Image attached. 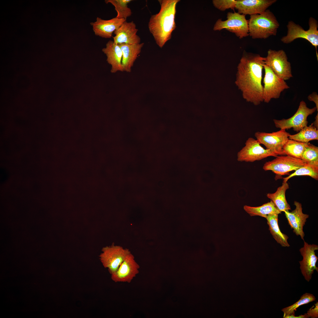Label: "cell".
I'll return each instance as SVG.
<instances>
[{"instance_id":"cell-1","label":"cell","mask_w":318,"mask_h":318,"mask_svg":"<svg viewBox=\"0 0 318 318\" xmlns=\"http://www.w3.org/2000/svg\"><path fill=\"white\" fill-rule=\"evenodd\" d=\"M265 57L244 53L237 67L235 84L247 102L256 106L264 101L262 71Z\"/></svg>"},{"instance_id":"cell-2","label":"cell","mask_w":318,"mask_h":318,"mask_svg":"<svg viewBox=\"0 0 318 318\" xmlns=\"http://www.w3.org/2000/svg\"><path fill=\"white\" fill-rule=\"evenodd\" d=\"M159 12L152 15L148 23V28L157 45L162 48L170 39L176 28L175 21L176 6L179 0H159Z\"/></svg>"},{"instance_id":"cell-3","label":"cell","mask_w":318,"mask_h":318,"mask_svg":"<svg viewBox=\"0 0 318 318\" xmlns=\"http://www.w3.org/2000/svg\"><path fill=\"white\" fill-rule=\"evenodd\" d=\"M279 24L269 10L260 14L250 15L248 20L249 35L253 39H266L276 36Z\"/></svg>"},{"instance_id":"cell-4","label":"cell","mask_w":318,"mask_h":318,"mask_svg":"<svg viewBox=\"0 0 318 318\" xmlns=\"http://www.w3.org/2000/svg\"><path fill=\"white\" fill-rule=\"evenodd\" d=\"M309 29L305 30L301 26L292 21H289L287 25V35L281 39L284 44L290 43L298 38H303L309 41L316 50L318 46V23L317 20L311 17L309 21Z\"/></svg>"},{"instance_id":"cell-5","label":"cell","mask_w":318,"mask_h":318,"mask_svg":"<svg viewBox=\"0 0 318 318\" xmlns=\"http://www.w3.org/2000/svg\"><path fill=\"white\" fill-rule=\"evenodd\" d=\"M227 19L225 21L221 19H218L213 28L214 31L225 29L234 33L240 39L249 35L248 20L245 15L238 12H228Z\"/></svg>"},{"instance_id":"cell-6","label":"cell","mask_w":318,"mask_h":318,"mask_svg":"<svg viewBox=\"0 0 318 318\" xmlns=\"http://www.w3.org/2000/svg\"><path fill=\"white\" fill-rule=\"evenodd\" d=\"M265 64L268 66L279 78L286 81L292 77L290 63L283 50L278 51L269 49L265 57Z\"/></svg>"},{"instance_id":"cell-7","label":"cell","mask_w":318,"mask_h":318,"mask_svg":"<svg viewBox=\"0 0 318 318\" xmlns=\"http://www.w3.org/2000/svg\"><path fill=\"white\" fill-rule=\"evenodd\" d=\"M316 110L315 107L312 108L308 107L306 102L302 100L300 102L297 112L292 116L287 119H274L273 121L277 128L285 130L292 128L294 131L299 132L307 126L308 117Z\"/></svg>"},{"instance_id":"cell-8","label":"cell","mask_w":318,"mask_h":318,"mask_svg":"<svg viewBox=\"0 0 318 318\" xmlns=\"http://www.w3.org/2000/svg\"><path fill=\"white\" fill-rule=\"evenodd\" d=\"M264 69L263 98L264 102L268 103L272 99L279 98L281 93L289 87L285 81L279 78L268 66L264 64Z\"/></svg>"},{"instance_id":"cell-9","label":"cell","mask_w":318,"mask_h":318,"mask_svg":"<svg viewBox=\"0 0 318 318\" xmlns=\"http://www.w3.org/2000/svg\"><path fill=\"white\" fill-rule=\"evenodd\" d=\"M102 252L99 256L100 260L111 275L117 271L126 257L131 253L128 249L113 244L103 247Z\"/></svg>"},{"instance_id":"cell-10","label":"cell","mask_w":318,"mask_h":318,"mask_svg":"<svg viewBox=\"0 0 318 318\" xmlns=\"http://www.w3.org/2000/svg\"><path fill=\"white\" fill-rule=\"evenodd\" d=\"M290 134L285 129L272 133L257 132L254 135L257 141L264 145L266 149L269 150L276 155H285L283 148L289 139Z\"/></svg>"},{"instance_id":"cell-11","label":"cell","mask_w":318,"mask_h":318,"mask_svg":"<svg viewBox=\"0 0 318 318\" xmlns=\"http://www.w3.org/2000/svg\"><path fill=\"white\" fill-rule=\"evenodd\" d=\"M277 156L270 150L264 148L256 139L249 138L246 140L244 146L238 153L237 160L240 162H253L268 157Z\"/></svg>"},{"instance_id":"cell-12","label":"cell","mask_w":318,"mask_h":318,"mask_svg":"<svg viewBox=\"0 0 318 318\" xmlns=\"http://www.w3.org/2000/svg\"><path fill=\"white\" fill-rule=\"evenodd\" d=\"M276 157L264 163L263 167L264 170H271L276 175H282L296 170L306 164L301 159L287 155H277Z\"/></svg>"},{"instance_id":"cell-13","label":"cell","mask_w":318,"mask_h":318,"mask_svg":"<svg viewBox=\"0 0 318 318\" xmlns=\"http://www.w3.org/2000/svg\"><path fill=\"white\" fill-rule=\"evenodd\" d=\"M304 242L303 247L299 249L303 259L299 262L302 275L305 280L309 282L314 271L318 272V268L316 266L318 257L315 252L318 249V246L314 244H309L305 241Z\"/></svg>"},{"instance_id":"cell-14","label":"cell","mask_w":318,"mask_h":318,"mask_svg":"<svg viewBox=\"0 0 318 318\" xmlns=\"http://www.w3.org/2000/svg\"><path fill=\"white\" fill-rule=\"evenodd\" d=\"M140 266L131 253L125 258L117 271L111 274L112 280L115 282L130 283L139 273Z\"/></svg>"},{"instance_id":"cell-15","label":"cell","mask_w":318,"mask_h":318,"mask_svg":"<svg viewBox=\"0 0 318 318\" xmlns=\"http://www.w3.org/2000/svg\"><path fill=\"white\" fill-rule=\"evenodd\" d=\"M138 31L136 24L133 21L128 22L126 20L114 32L115 36L113 37V41L118 44H140L141 39L137 34Z\"/></svg>"},{"instance_id":"cell-16","label":"cell","mask_w":318,"mask_h":318,"mask_svg":"<svg viewBox=\"0 0 318 318\" xmlns=\"http://www.w3.org/2000/svg\"><path fill=\"white\" fill-rule=\"evenodd\" d=\"M294 204L296 208L294 210L291 212L286 211L284 212L289 225L293 229V232L297 236H299L304 240L305 234L303 230V227L309 215L303 213L301 203L295 201Z\"/></svg>"},{"instance_id":"cell-17","label":"cell","mask_w":318,"mask_h":318,"mask_svg":"<svg viewBox=\"0 0 318 318\" xmlns=\"http://www.w3.org/2000/svg\"><path fill=\"white\" fill-rule=\"evenodd\" d=\"M276 0H237L235 7L238 13L250 15L260 14L276 1Z\"/></svg>"},{"instance_id":"cell-18","label":"cell","mask_w":318,"mask_h":318,"mask_svg":"<svg viewBox=\"0 0 318 318\" xmlns=\"http://www.w3.org/2000/svg\"><path fill=\"white\" fill-rule=\"evenodd\" d=\"M126 19H118L116 17L105 20L97 17L96 21L90 23L96 35L102 38H111L113 33L118 29Z\"/></svg>"},{"instance_id":"cell-19","label":"cell","mask_w":318,"mask_h":318,"mask_svg":"<svg viewBox=\"0 0 318 318\" xmlns=\"http://www.w3.org/2000/svg\"><path fill=\"white\" fill-rule=\"evenodd\" d=\"M102 51L106 55L107 63L111 66V73L123 72L122 65V52L118 44L114 43L113 41L109 40L106 44V47L103 48Z\"/></svg>"},{"instance_id":"cell-20","label":"cell","mask_w":318,"mask_h":318,"mask_svg":"<svg viewBox=\"0 0 318 318\" xmlns=\"http://www.w3.org/2000/svg\"><path fill=\"white\" fill-rule=\"evenodd\" d=\"M122 52V65L123 71L130 72L134 63L141 52L144 43L138 44H118Z\"/></svg>"},{"instance_id":"cell-21","label":"cell","mask_w":318,"mask_h":318,"mask_svg":"<svg viewBox=\"0 0 318 318\" xmlns=\"http://www.w3.org/2000/svg\"><path fill=\"white\" fill-rule=\"evenodd\" d=\"M289 188V185L287 182H283L282 185L277 188L275 193H269L266 195L267 197L271 200L281 212L291 209L285 196L286 192Z\"/></svg>"},{"instance_id":"cell-22","label":"cell","mask_w":318,"mask_h":318,"mask_svg":"<svg viewBox=\"0 0 318 318\" xmlns=\"http://www.w3.org/2000/svg\"><path fill=\"white\" fill-rule=\"evenodd\" d=\"M278 214H270L268 215L265 218L269 226V230L274 238L282 246L289 247L290 245L288 242L289 238L286 235L281 232L279 226Z\"/></svg>"},{"instance_id":"cell-23","label":"cell","mask_w":318,"mask_h":318,"mask_svg":"<svg viewBox=\"0 0 318 318\" xmlns=\"http://www.w3.org/2000/svg\"><path fill=\"white\" fill-rule=\"evenodd\" d=\"M244 209L251 216H259L265 218L269 214L281 213L271 201L259 206L245 205Z\"/></svg>"},{"instance_id":"cell-24","label":"cell","mask_w":318,"mask_h":318,"mask_svg":"<svg viewBox=\"0 0 318 318\" xmlns=\"http://www.w3.org/2000/svg\"><path fill=\"white\" fill-rule=\"evenodd\" d=\"M309 143H303L289 139L283 148L285 155L301 159L302 155Z\"/></svg>"},{"instance_id":"cell-25","label":"cell","mask_w":318,"mask_h":318,"mask_svg":"<svg viewBox=\"0 0 318 318\" xmlns=\"http://www.w3.org/2000/svg\"><path fill=\"white\" fill-rule=\"evenodd\" d=\"M289 139L297 141L308 143L312 140H318V130L312 124L302 129L298 133L291 135L289 134Z\"/></svg>"},{"instance_id":"cell-26","label":"cell","mask_w":318,"mask_h":318,"mask_svg":"<svg viewBox=\"0 0 318 318\" xmlns=\"http://www.w3.org/2000/svg\"><path fill=\"white\" fill-rule=\"evenodd\" d=\"M131 0H106V4H112L115 8L117 14L116 17L120 19H126L132 14L131 9L128 7V4Z\"/></svg>"},{"instance_id":"cell-27","label":"cell","mask_w":318,"mask_h":318,"mask_svg":"<svg viewBox=\"0 0 318 318\" xmlns=\"http://www.w3.org/2000/svg\"><path fill=\"white\" fill-rule=\"evenodd\" d=\"M308 175L314 179L318 180V165L306 164L299 168L288 176L283 178V182H287L290 178L296 176Z\"/></svg>"},{"instance_id":"cell-28","label":"cell","mask_w":318,"mask_h":318,"mask_svg":"<svg viewBox=\"0 0 318 318\" xmlns=\"http://www.w3.org/2000/svg\"><path fill=\"white\" fill-rule=\"evenodd\" d=\"M316 298L312 294L306 293L303 294L300 299L293 304L281 309L283 312V318L285 316L294 314L297 309L300 306L315 301Z\"/></svg>"},{"instance_id":"cell-29","label":"cell","mask_w":318,"mask_h":318,"mask_svg":"<svg viewBox=\"0 0 318 318\" xmlns=\"http://www.w3.org/2000/svg\"><path fill=\"white\" fill-rule=\"evenodd\" d=\"M301 159L306 164L318 165V148L309 143L302 155Z\"/></svg>"},{"instance_id":"cell-30","label":"cell","mask_w":318,"mask_h":318,"mask_svg":"<svg viewBox=\"0 0 318 318\" xmlns=\"http://www.w3.org/2000/svg\"><path fill=\"white\" fill-rule=\"evenodd\" d=\"M212 3L215 8L220 11H223L229 9L234 10L235 8L236 0H213Z\"/></svg>"},{"instance_id":"cell-31","label":"cell","mask_w":318,"mask_h":318,"mask_svg":"<svg viewBox=\"0 0 318 318\" xmlns=\"http://www.w3.org/2000/svg\"><path fill=\"white\" fill-rule=\"evenodd\" d=\"M315 307L313 306L309 309L306 313L308 318H318V302H317L314 304Z\"/></svg>"},{"instance_id":"cell-32","label":"cell","mask_w":318,"mask_h":318,"mask_svg":"<svg viewBox=\"0 0 318 318\" xmlns=\"http://www.w3.org/2000/svg\"><path fill=\"white\" fill-rule=\"evenodd\" d=\"M308 100L314 102L315 104L317 110L318 111V95L315 92H313L310 94L308 97Z\"/></svg>"},{"instance_id":"cell-33","label":"cell","mask_w":318,"mask_h":318,"mask_svg":"<svg viewBox=\"0 0 318 318\" xmlns=\"http://www.w3.org/2000/svg\"><path fill=\"white\" fill-rule=\"evenodd\" d=\"M284 318H308L306 313L304 314H301L298 316H295L294 314H292L285 316Z\"/></svg>"},{"instance_id":"cell-34","label":"cell","mask_w":318,"mask_h":318,"mask_svg":"<svg viewBox=\"0 0 318 318\" xmlns=\"http://www.w3.org/2000/svg\"><path fill=\"white\" fill-rule=\"evenodd\" d=\"M315 120L314 122L312 124L314 125V127L317 129L318 130V113H317V115H316L315 118Z\"/></svg>"}]
</instances>
